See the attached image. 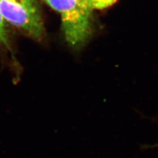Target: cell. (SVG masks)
I'll use <instances>...</instances> for the list:
<instances>
[{"label": "cell", "mask_w": 158, "mask_h": 158, "mask_svg": "<svg viewBox=\"0 0 158 158\" xmlns=\"http://www.w3.org/2000/svg\"><path fill=\"white\" fill-rule=\"evenodd\" d=\"M4 19L0 10V44H3L5 46H8V36L6 32V27H5Z\"/></svg>", "instance_id": "4"}, {"label": "cell", "mask_w": 158, "mask_h": 158, "mask_svg": "<svg viewBox=\"0 0 158 158\" xmlns=\"http://www.w3.org/2000/svg\"><path fill=\"white\" fill-rule=\"evenodd\" d=\"M29 1H36V0H29Z\"/></svg>", "instance_id": "5"}, {"label": "cell", "mask_w": 158, "mask_h": 158, "mask_svg": "<svg viewBox=\"0 0 158 158\" xmlns=\"http://www.w3.org/2000/svg\"><path fill=\"white\" fill-rule=\"evenodd\" d=\"M61 15L62 27L67 42L79 47L91 34L92 9L87 0H43Z\"/></svg>", "instance_id": "1"}, {"label": "cell", "mask_w": 158, "mask_h": 158, "mask_svg": "<svg viewBox=\"0 0 158 158\" xmlns=\"http://www.w3.org/2000/svg\"><path fill=\"white\" fill-rule=\"evenodd\" d=\"M117 0H87L89 6L93 9L102 10L110 7Z\"/></svg>", "instance_id": "3"}, {"label": "cell", "mask_w": 158, "mask_h": 158, "mask_svg": "<svg viewBox=\"0 0 158 158\" xmlns=\"http://www.w3.org/2000/svg\"><path fill=\"white\" fill-rule=\"evenodd\" d=\"M0 10L4 21L33 38L42 36L44 24L36 1L0 0Z\"/></svg>", "instance_id": "2"}]
</instances>
